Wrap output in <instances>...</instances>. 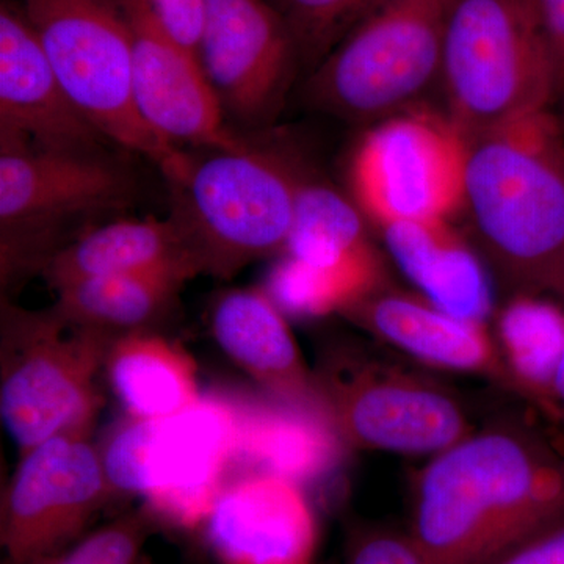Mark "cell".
Segmentation results:
<instances>
[{
  "label": "cell",
  "mask_w": 564,
  "mask_h": 564,
  "mask_svg": "<svg viewBox=\"0 0 564 564\" xmlns=\"http://www.w3.org/2000/svg\"><path fill=\"white\" fill-rule=\"evenodd\" d=\"M564 524V444L547 423L497 419L415 475L410 536L430 564H492Z\"/></svg>",
  "instance_id": "6da1fadb"
},
{
  "label": "cell",
  "mask_w": 564,
  "mask_h": 564,
  "mask_svg": "<svg viewBox=\"0 0 564 564\" xmlns=\"http://www.w3.org/2000/svg\"><path fill=\"white\" fill-rule=\"evenodd\" d=\"M464 210L516 292H547L564 254V122L534 111L467 140Z\"/></svg>",
  "instance_id": "7a4b0ae2"
},
{
  "label": "cell",
  "mask_w": 564,
  "mask_h": 564,
  "mask_svg": "<svg viewBox=\"0 0 564 564\" xmlns=\"http://www.w3.org/2000/svg\"><path fill=\"white\" fill-rule=\"evenodd\" d=\"M63 90L110 143L161 170L172 188L195 161L159 135L137 109L132 35L121 0H21Z\"/></svg>",
  "instance_id": "3957f363"
},
{
  "label": "cell",
  "mask_w": 564,
  "mask_h": 564,
  "mask_svg": "<svg viewBox=\"0 0 564 564\" xmlns=\"http://www.w3.org/2000/svg\"><path fill=\"white\" fill-rule=\"evenodd\" d=\"M310 177L292 152L252 140L195 163L187 184L173 188L172 217L202 272L231 280L248 263L282 254Z\"/></svg>",
  "instance_id": "277c9868"
},
{
  "label": "cell",
  "mask_w": 564,
  "mask_h": 564,
  "mask_svg": "<svg viewBox=\"0 0 564 564\" xmlns=\"http://www.w3.org/2000/svg\"><path fill=\"white\" fill-rule=\"evenodd\" d=\"M437 84L467 140L551 109L554 63L532 0H454Z\"/></svg>",
  "instance_id": "5b68a950"
},
{
  "label": "cell",
  "mask_w": 564,
  "mask_h": 564,
  "mask_svg": "<svg viewBox=\"0 0 564 564\" xmlns=\"http://www.w3.org/2000/svg\"><path fill=\"white\" fill-rule=\"evenodd\" d=\"M236 414L226 389L203 393L162 421L124 415L99 443L117 496H137L159 522L203 527L236 458Z\"/></svg>",
  "instance_id": "8992f818"
},
{
  "label": "cell",
  "mask_w": 564,
  "mask_h": 564,
  "mask_svg": "<svg viewBox=\"0 0 564 564\" xmlns=\"http://www.w3.org/2000/svg\"><path fill=\"white\" fill-rule=\"evenodd\" d=\"M0 280L41 274L91 220L131 204V173L104 151L0 148Z\"/></svg>",
  "instance_id": "52a82bcc"
},
{
  "label": "cell",
  "mask_w": 564,
  "mask_h": 564,
  "mask_svg": "<svg viewBox=\"0 0 564 564\" xmlns=\"http://www.w3.org/2000/svg\"><path fill=\"white\" fill-rule=\"evenodd\" d=\"M115 339L2 299L0 417L20 455L58 434L93 432L96 378Z\"/></svg>",
  "instance_id": "ba28073f"
},
{
  "label": "cell",
  "mask_w": 564,
  "mask_h": 564,
  "mask_svg": "<svg viewBox=\"0 0 564 564\" xmlns=\"http://www.w3.org/2000/svg\"><path fill=\"white\" fill-rule=\"evenodd\" d=\"M454 0H386L304 80L315 110L350 122L384 120L417 106L440 80Z\"/></svg>",
  "instance_id": "9c48e42d"
},
{
  "label": "cell",
  "mask_w": 564,
  "mask_h": 564,
  "mask_svg": "<svg viewBox=\"0 0 564 564\" xmlns=\"http://www.w3.org/2000/svg\"><path fill=\"white\" fill-rule=\"evenodd\" d=\"M323 410L347 447L437 455L474 432L454 391L359 345H336L314 369Z\"/></svg>",
  "instance_id": "30bf717a"
},
{
  "label": "cell",
  "mask_w": 564,
  "mask_h": 564,
  "mask_svg": "<svg viewBox=\"0 0 564 564\" xmlns=\"http://www.w3.org/2000/svg\"><path fill=\"white\" fill-rule=\"evenodd\" d=\"M467 139L445 111L417 106L373 122L350 162L352 202L378 229L464 210Z\"/></svg>",
  "instance_id": "8fae6325"
},
{
  "label": "cell",
  "mask_w": 564,
  "mask_h": 564,
  "mask_svg": "<svg viewBox=\"0 0 564 564\" xmlns=\"http://www.w3.org/2000/svg\"><path fill=\"white\" fill-rule=\"evenodd\" d=\"M115 497L93 432L58 434L20 455L2 499L7 564L57 558Z\"/></svg>",
  "instance_id": "7c38bea8"
},
{
  "label": "cell",
  "mask_w": 564,
  "mask_h": 564,
  "mask_svg": "<svg viewBox=\"0 0 564 564\" xmlns=\"http://www.w3.org/2000/svg\"><path fill=\"white\" fill-rule=\"evenodd\" d=\"M198 58L225 113L254 131L276 120L302 73L270 0H204Z\"/></svg>",
  "instance_id": "4fadbf2b"
},
{
  "label": "cell",
  "mask_w": 564,
  "mask_h": 564,
  "mask_svg": "<svg viewBox=\"0 0 564 564\" xmlns=\"http://www.w3.org/2000/svg\"><path fill=\"white\" fill-rule=\"evenodd\" d=\"M132 35L133 96L143 120L174 147L247 150L229 128L217 93L195 52L182 46L139 0H121Z\"/></svg>",
  "instance_id": "5bb4252c"
},
{
  "label": "cell",
  "mask_w": 564,
  "mask_h": 564,
  "mask_svg": "<svg viewBox=\"0 0 564 564\" xmlns=\"http://www.w3.org/2000/svg\"><path fill=\"white\" fill-rule=\"evenodd\" d=\"M110 143L70 101L21 3L0 7V148L99 152Z\"/></svg>",
  "instance_id": "9a60e30c"
},
{
  "label": "cell",
  "mask_w": 564,
  "mask_h": 564,
  "mask_svg": "<svg viewBox=\"0 0 564 564\" xmlns=\"http://www.w3.org/2000/svg\"><path fill=\"white\" fill-rule=\"evenodd\" d=\"M203 527L220 564H313L317 551L306 489L270 474H232Z\"/></svg>",
  "instance_id": "2e32d148"
},
{
  "label": "cell",
  "mask_w": 564,
  "mask_h": 564,
  "mask_svg": "<svg viewBox=\"0 0 564 564\" xmlns=\"http://www.w3.org/2000/svg\"><path fill=\"white\" fill-rule=\"evenodd\" d=\"M343 315L423 366L478 375L511 392L502 356L486 323L454 317L422 295L393 291L389 285L370 293Z\"/></svg>",
  "instance_id": "e0dca14e"
},
{
  "label": "cell",
  "mask_w": 564,
  "mask_h": 564,
  "mask_svg": "<svg viewBox=\"0 0 564 564\" xmlns=\"http://www.w3.org/2000/svg\"><path fill=\"white\" fill-rule=\"evenodd\" d=\"M226 392L236 414L232 474H270L307 489L336 469L347 445L325 411L262 391Z\"/></svg>",
  "instance_id": "ac0fdd59"
},
{
  "label": "cell",
  "mask_w": 564,
  "mask_h": 564,
  "mask_svg": "<svg viewBox=\"0 0 564 564\" xmlns=\"http://www.w3.org/2000/svg\"><path fill=\"white\" fill-rule=\"evenodd\" d=\"M212 333L223 352L250 375L259 391L325 411L314 370L304 362L288 317L263 289L223 293L212 311Z\"/></svg>",
  "instance_id": "d6986e66"
},
{
  "label": "cell",
  "mask_w": 564,
  "mask_h": 564,
  "mask_svg": "<svg viewBox=\"0 0 564 564\" xmlns=\"http://www.w3.org/2000/svg\"><path fill=\"white\" fill-rule=\"evenodd\" d=\"M393 262L437 310L486 323L492 288L478 252L451 220L397 221L380 228Z\"/></svg>",
  "instance_id": "ffe728a7"
},
{
  "label": "cell",
  "mask_w": 564,
  "mask_h": 564,
  "mask_svg": "<svg viewBox=\"0 0 564 564\" xmlns=\"http://www.w3.org/2000/svg\"><path fill=\"white\" fill-rule=\"evenodd\" d=\"M161 270L203 274L187 237L172 215L166 220L129 218L95 226L54 256L41 276L58 291L91 278Z\"/></svg>",
  "instance_id": "44dd1931"
},
{
  "label": "cell",
  "mask_w": 564,
  "mask_h": 564,
  "mask_svg": "<svg viewBox=\"0 0 564 564\" xmlns=\"http://www.w3.org/2000/svg\"><path fill=\"white\" fill-rule=\"evenodd\" d=\"M104 370L129 417L162 421L187 410L203 395L191 352L159 332L115 340Z\"/></svg>",
  "instance_id": "7402d4cb"
},
{
  "label": "cell",
  "mask_w": 564,
  "mask_h": 564,
  "mask_svg": "<svg viewBox=\"0 0 564 564\" xmlns=\"http://www.w3.org/2000/svg\"><path fill=\"white\" fill-rule=\"evenodd\" d=\"M193 278L181 270L91 278L55 291L57 300L51 310L63 321L115 340L159 332Z\"/></svg>",
  "instance_id": "603a6c76"
},
{
  "label": "cell",
  "mask_w": 564,
  "mask_h": 564,
  "mask_svg": "<svg viewBox=\"0 0 564 564\" xmlns=\"http://www.w3.org/2000/svg\"><path fill=\"white\" fill-rule=\"evenodd\" d=\"M497 348L511 392L547 423L552 392L564 356V310L538 292H516L496 314Z\"/></svg>",
  "instance_id": "cb8c5ba5"
},
{
  "label": "cell",
  "mask_w": 564,
  "mask_h": 564,
  "mask_svg": "<svg viewBox=\"0 0 564 564\" xmlns=\"http://www.w3.org/2000/svg\"><path fill=\"white\" fill-rule=\"evenodd\" d=\"M384 285L388 278L378 251L337 265H311L281 254L263 291L285 317L310 321L343 315Z\"/></svg>",
  "instance_id": "d4e9b609"
},
{
  "label": "cell",
  "mask_w": 564,
  "mask_h": 564,
  "mask_svg": "<svg viewBox=\"0 0 564 564\" xmlns=\"http://www.w3.org/2000/svg\"><path fill=\"white\" fill-rule=\"evenodd\" d=\"M373 251L355 202L325 182H304L282 254L311 265H337Z\"/></svg>",
  "instance_id": "484cf974"
},
{
  "label": "cell",
  "mask_w": 564,
  "mask_h": 564,
  "mask_svg": "<svg viewBox=\"0 0 564 564\" xmlns=\"http://www.w3.org/2000/svg\"><path fill=\"white\" fill-rule=\"evenodd\" d=\"M386 0H270L288 24L302 73L311 74Z\"/></svg>",
  "instance_id": "4316f807"
},
{
  "label": "cell",
  "mask_w": 564,
  "mask_h": 564,
  "mask_svg": "<svg viewBox=\"0 0 564 564\" xmlns=\"http://www.w3.org/2000/svg\"><path fill=\"white\" fill-rule=\"evenodd\" d=\"M158 522L143 505L88 534L47 564H137Z\"/></svg>",
  "instance_id": "83f0119b"
},
{
  "label": "cell",
  "mask_w": 564,
  "mask_h": 564,
  "mask_svg": "<svg viewBox=\"0 0 564 564\" xmlns=\"http://www.w3.org/2000/svg\"><path fill=\"white\" fill-rule=\"evenodd\" d=\"M347 564H430L410 534L361 530L351 538Z\"/></svg>",
  "instance_id": "f1b7e54d"
},
{
  "label": "cell",
  "mask_w": 564,
  "mask_h": 564,
  "mask_svg": "<svg viewBox=\"0 0 564 564\" xmlns=\"http://www.w3.org/2000/svg\"><path fill=\"white\" fill-rule=\"evenodd\" d=\"M163 29L198 55L202 39L204 0H139Z\"/></svg>",
  "instance_id": "f546056e"
},
{
  "label": "cell",
  "mask_w": 564,
  "mask_h": 564,
  "mask_svg": "<svg viewBox=\"0 0 564 564\" xmlns=\"http://www.w3.org/2000/svg\"><path fill=\"white\" fill-rule=\"evenodd\" d=\"M532 3L554 63L556 95L564 104V0H532Z\"/></svg>",
  "instance_id": "4dcf8cb0"
},
{
  "label": "cell",
  "mask_w": 564,
  "mask_h": 564,
  "mask_svg": "<svg viewBox=\"0 0 564 564\" xmlns=\"http://www.w3.org/2000/svg\"><path fill=\"white\" fill-rule=\"evenodd\" d=\"M492 564H564V524L538 534Z\"/></svg>",
  "instance_id": "1f68e13d"
},
{
  "label": "cell",
  "mask_w": 564,
  "mask_h": 564,
  "mask_svg": "<svg viewBox=\"0 0 564 564\" xmlns=\"http://www.w3.org/2000/svg\"><path fill=\"white\" fill-rule=\"evenodd\" d=\"M547 425L554 432L564 437V356L560 364L554 381V392H552V408L549 414Z\"/></svg>",
  "instance_id": "d6a6232c"
},
{
  "label": "cell",
  "mask_w": 564,
  "mask_h": 564,
  "mask_svg": "<svg viewBox=\"0 0 564 564\" xmlns=\"http://www.w3.org/2000/svg\"><path fill=\"white\" fill-rule=\"evenodd\" d=\"M547 292L554 293V295L558 296V299H562L564 302V254L562 256V259H560L554 274H552Z\"/></svg>",
  "instance_id": "836d02e7"
},
{
  "label": "cell",
  "mask_w": 564,
  "mask_h": 564,
  "mask_svg": "<svg viewBox=\"0 0 564 564\" xmlns=\"http://www.w3.org/2000/svg\"><path fill=\"white\" fill-rule=\"evenodd\" d=\"M137 564H152L150 558H147V556L141 555L139 562Z\"/></svg>",
  "instance_id": "e575fe53"
},
{
  "label": "cell",
  "mask_w": 564,
  "mask_h": 564,
  "mask_svg": "<svg viewBox=\"0 0 564 564\" xmlns=\"http://www.w3.org/2000/svg\"><path fill=\"white\" fill-rule=\"evenodd\" d=\"M564 122V121H563Z\"/></svg>",
  "instance_id": "d590c367"
}]
</instances>
